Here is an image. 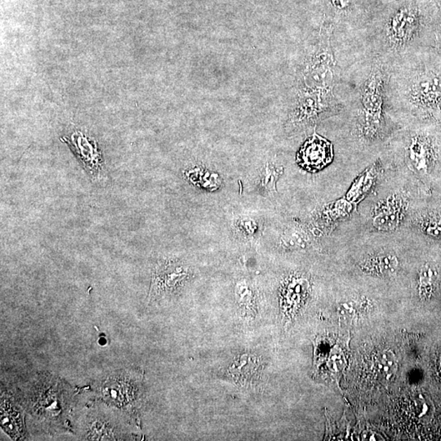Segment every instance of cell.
Instances as JSON below:
<instances>
[{"mask_svg": "<svg viewBox=\"0 0 441 441\" xmlns=\"http://www.w3.org/2000/svg\"><path fill=\"white\" fill-rule=\"evenodd\" d=\"M376 367L379 374L386 380L392 379L398 369L397 359L392 350H383L376 360Z\"/></svg>", "mask_w": 441, "mask_h": 441, "instance_id": "13", "label": "cell"}, {"mask_svg": "<svg viewBox=\"0 0 441 441\" xmlns=\"http://www.w3.org/2000/svg\"><path fill=\"white\" fill-rule=\"evenodd\" d=\"M332 28L325 26L314 52L305 60L298 79V90L312 93H332L335 62L330 38Z\"/></svg>", "mask_w": 441, "mask_h": 441, "instance_id": "2", "label": "cell"}, {"mask_svg": "<svg viewBox=\"0 0 441 441\" xmlns=\"http://www.w3.org/2000/svg\"><path fill=\"white\" fill-rule=\"evenodd\" d=\"M406 154L409 164L416 171L428 172L435 157L432 138L424 133H414L409 139Z\"/></svg>", "mask_w": 441, "mask_h": 441, "instance_id": "8", "label": "cell"}, {"mask_svg": "<svg viewBox=\"0 0 441 441\" xmlns=\"http://www.w3.org/2000/svg\"><path fill=\"white\" fill-rule=\"evenodd\" d=\"M6 403H2L1 407V424L2 428L7 430L9 435L14 439L21 437L22 434V421L18 410L8 406Z\"/></svg>", "mask_w": 441, "mask_h": 441, "instance_id": "11", "label": "cell"}, {"mask_svg": "<svg viewBox=\"0 0 441 441\" xmlns=\"http://www.w3.org/2000/svg\"><path fill=\"white\" fill-rule=\"evenodd\" d=\"M187 277V270L182 265L168 263L159 265L154 275L152 289L157 294L172 292Z\"/></svg>", "mask_w": 441, "mask_h": 441, "instance_id": "9", "label": "cell"}, {"mask_svg": "<svg viewBox=\"0 0 441 441\" xmlns=\"http://www.w3.org/2000/svg\"><path fill=\"white\" fill-rule=\"evenodd\" d=\"M407 204L403 197L393 195L376 207L374 211L373 224L379 230L397 229L404 218Z\"/></svg>", "mask_w": 441, "mask_h": 441, "instance_id": "7", "label": "cell"}, {"mask_svg": "<svg viewBox=\"0 0 441 441\" xmlns=\"http://www.w3.org/2000/svg\"><path fill=\"white\" fill-rule=\"evenodd\" d=\"M333 159L332 143L317 133L303 143L297 154L299 166L310 173H317L327 167Z\"/></svg>", "mask_w": 441, "mask_h": 441, "instance_id": "6", "label": "cell"}, {"mask_svg": "<svg viewBox=\"0 0 441 441\" xmlns=\"http://www.w3.org/2000/svg\"><path fill=\"white\" fill-rule=\"evenodd\" d=\"M419 25L417 10L405 7L400 8L390 18L387 26L386 37L389 46L395 51L405 48L417 37Z\"/></svg>", "mask_w": 441, "mask_h": 441, "instance_id": "5", "label": "cell"}, {"mask_svg": "<svg viewBox=\"0 0 441 441\" xmlns=\"http://www.w3.org/2000/svg\"><path fill=\"white\" fill-rule=\"evenodd\" d=\"M437 279V272L432 265L427 264L421 270L419 274V287L421 295L432 293L433 284Z\"/></svg>", "mask_w": 441, "mask_h": 441, "instance_id": "14", "label": "cell"}, {"mask_svg": "<svg viewBox=\"0 0 441 441\" xmlns=\"http://www.w3.org/2000/svg\"><path fill=\"white\" fill-rule=\"evenodd\" d=\"M338 313L341 320L349 322L357 315V305L353 301L341 303L338 308Z\"/></svg>", "mask_w": 441, "mask_h": 441, "instance_id": "16", "label": "cell"}, {"mask_svg": "<svg viewBox=\"0 0 441 441\" xmlns=\"http://www.w3.org/2000/svg\"><path fill=\"white\" fill-rule=\"evenodd\" d=\"M283 172L282 168H275L273 166H269L264 169L262 177L263 187H267L269 190L275 189V183Z\"/></svg>", "mask_w": 441, "mask_h": 441, "instance_id": "15", "label": "cell"}, {"mask_svg": "<svg viewBox=\"0 0 441 441\" xmlns=\"http://www.w3.org/2000/svg\"><path fill=\"white\" fill-rule=\"evenodd\" d=\"M404 96L411 107L423 112L441 107V74L430 70L414 72L407 80Z\"/></svg>", "mask_w": 441, "mask_h": 441, "instance_id": "4", "label": "cell"}, {"mask_svg": "<svg viewBox=\"0 0 441 441\" xmlns=\"http://www.w3.org/2000/svg\"><path fill=\"white\" fill-rule=\"evenodd\" d=\"M295 103L287 124L291 132L317 124L339 110V103L333 93H312L298 90Z\"/></svg>", "mask_w": 441, "mask_h": 441, "instance_id": "3", "label": "cell"}, {"mask_svg": "<svg viewBox=\"0 0 441 441\" xmlns=\"http://www.w3.org/2000/svg\"><path fill=\"white\" fill-rule=\"evenodd\" d=\"M308 289V280L303 278H294L285 290L284 300L289 309H295L302 302Z\"/></svg>", "mask_w": 441, "mask_h": 441, "instance_id": "12", "label": "cell"}, {"mask_svg": "<svg viewBox=\"0 0 441 441\" xmlns=\"http://www.w3.org/2000/svg\"><path fill=\"white\" fill-rule=\"evenodd\" d=\"M385 88V73L378 65L370 72L360 93L358 129L360 136L368 141L379 139L383 133Z\"/></svg>", "mask_w": 441, "mask_h": 441, "instance_id": "1", "label": "cell"}, {"mask_svg": "<svg viewBox=\"0 0 441 441\" xmlns=\"http://www.w3.org/2000/svg\"><path fill=\"white\" fill-rule=\"evenodd\" d=\"M332 4L335 8L343 10L348 7V0H332Z\"/></svg>", "mask_w": 441, "mask_h": 441, "instance_id": "17", "label": "cell"}, {"mask_svg": "<svg viewBox=\"0 0 441 441\" xmlns=\"http://www.w3.org/2000/svg\"><path fill=\"white\" fill-rule=\"evenodd\" d=\"M399 268V261L395 255L379 254L364 261L362 268L365 273L377 277H390Z\"/></svg>", "mask_w": 441, "mask_h": 441, "instance_id": "10", "label": "cell"}]
</instances>
